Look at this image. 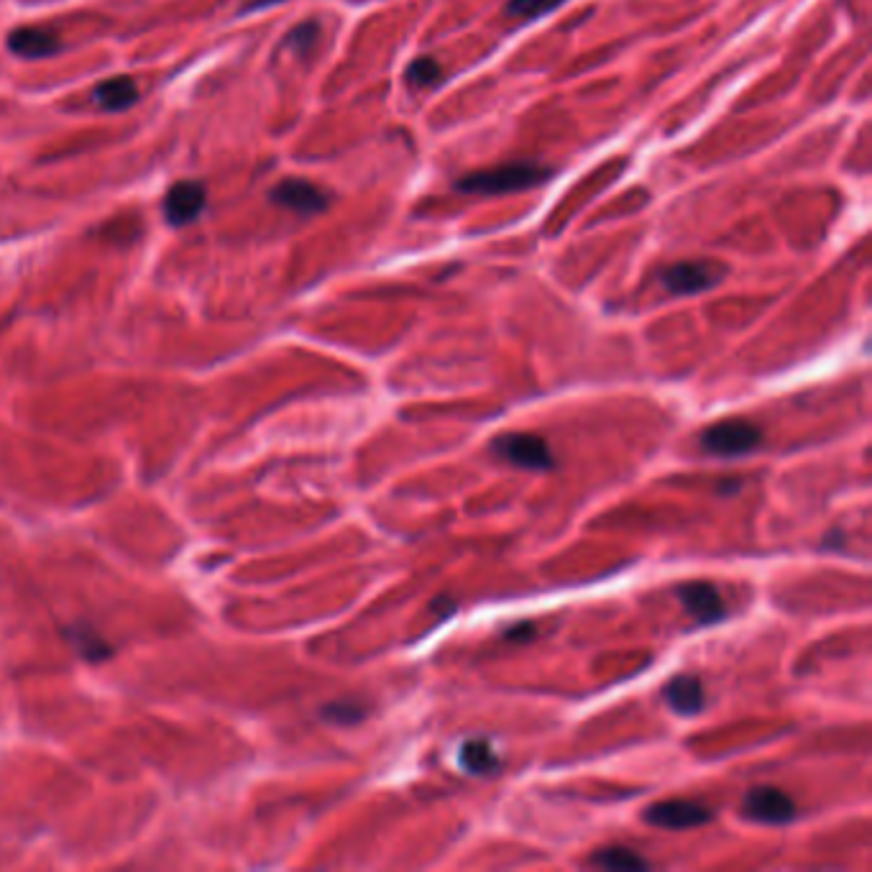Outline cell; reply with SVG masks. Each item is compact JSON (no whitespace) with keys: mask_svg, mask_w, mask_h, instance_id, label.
<instances>
[{"mask_svg":"<svg viewBox=\"0 0 872 872\" xmlns=\"http://www.w3.org/2000/svg\"><path fill=\"white\" fill-rule=\"evenodd\" d=\"M550 174L553 172L540 167V164H502V167L466 174V177L456 180V190L468 192V195H507V192L532 190V187L543 185Z\"/></svg>","mask_w":872,"mask_h":872,"instance_id":"1","label":"cell"},{"mask_svg":"<svg viewBox=\"0 0 872 872\" xmlns=\"http://www.w3.org/2000/svg\"><path fill=\"white\" fill-rule=\"evenodd\" d=\"M763 443V430L747 420H722L701 433V448L711 456L737 458Z\"/></svg>","mask_w":872,"mask_h":872,"instance_id":"2","label":"cell"},{"mask_svg":"<svg viewBox=\"0 0 872 872\" xmlns=\"http://www.w3.org/2000/svg\"><path fill=\"white\" fill-rule=\"evenodd\" d=\"M724 277H727V266L719 261L693 259L665 266L660 272V284L668 289L670 295H699V292L717 287Z\"/></svg>","mask_w":872,"mask_h":872,"instance_id":"3","label":"cell"},{"mask_svg":"<svg viewBox=\"0 0 872 872\" xmlns=\"http://www.w3.org/2000/svg\"><path fill=\"white\" fill-rule=\"evenodd\" d=\"M491 453L499 461H507L527 471H548L555 466L550 445L540 435L532 433H504L491 440Z\"/></svg>","mask_w":872,"mask_h":872,"instance_id":"4","label":"cell"},{"mask_svg":"<svg viewBox=\"0 0 872 872\" xmlns=\"http://www.w3.org/2000/svg\"><path fill=\"white\" fill-rule=\"evenodd\" d=\"M711 819H714V811L709 806L699 801H688V798L658 801L645 809L647 824L658 826V829H670V832L696 829V826H704Z\"/></svg>","mask_w":872,"mask_h":872,"instance_id":"5","label":"cell"},{"mask_svg":"<svg viewBox=\"0 0 872 872\" xmlns=\"http://www.w3.org/2000/svg\"><path fill=\"white\" fill-rule=\"evenodd\" d=\"M742 814L760 824H788L796 819V803L788 793L775 786L752 788L742 801Z\"/></svg>","mask_w":872,"mask_h":872,"instance_id":"6","label":"cell"},{"mask_svg":"<svg viewBox=\"0 0 872 872\" xmlns=\"http://www.w3.org/2000/svg\"><path fill=\"white\" fill-rule=\"evenodd\" d=\"M205 203H208V190L203 182L182 180L174 182L169 187L167 197H164V218L172 228H182L195 223L203 215Z\"/></svg>","mask_w":872,"mask_h":872,"instance_id":"7","label":"cell"},{"mask_svg":"<svg viewBox=\"0 0 872 872\" xmlns=\"http://www.w3.org/2000/svg\"><path fill=\"white\" fill-rule=\"evenodd\" d=\"M676 594L678 599H681L683 609H686L696 622L704 624V627L722 622V619L727 617L724 599L714 584H706V581H691V584L678 586Z\"/></svg>","mask_w":872,"mask_h":872,"instance_id":"8","label":"cell"},{"mask_svg":"<svg viewBox=\"0 0 872 872\" xmlns=\"http://www.w3.org/2000/svg\"><path fill=\"white\" fill-rule=\"evenodd\" d=\"M328 200L330 197L320 187H315L307 180H295V177L292 180H282L272 190V203L302 215L323 213L328 208Z\"/></svg>","mask_w":872,"mask_h":872,"instance_id":"9","label":"cell"},{"mask_svg":"<svg viewBox=\"0 0 872 872\" xmlns=\"http://www.w3.org/2000/svg\"><path fill=\"white\" fill-rule=\"evenodd\" d=\"M62 39L57 31L47 26H21V29L8 34V49L16 57L24 59H47L62 52Z\"/></svg>","mask_w":872,"mask_h":872,"instance_id":"10","label":"cell"},{"mask_svg":"<svg viewBox=\"0 0 872 872\" xmlns=\"http://www.w3.org/2000/svg\"><path fill=\"white\" fill-rule=\"evenodd\" d=\"M663 693L670 709L676 711V714H683V717L699 714L706 704L704 683H701L699 676H691V673H683V676H676L673 681H668Z\"/></svg>","mask_w":872,"mask_h":872,"instance_id":"11","label":"cell"},{"mask_svg":"<svg viewBox=\"0 0 872 872\" xmlns=\"http://www.w3.org/2000/svg\"><path fill=\"white\" fill-rule=\"evenodd\" d=\"M93 100L100 108L108 110V113H121V110H128L131 105H136V100H139V87H136L133 77L128 75L108 77L100 85H95Z\"/></svg>","mask_w":872,"mask_h":872,"instance_id":"12","label":"cell"},{"mask_svg":"<svg viewBox=\"0 0 872 872\" xmlns=\"http://www.w3.org/2000/svg\"><path fill=\"white\" fill-rule=\"evenodd\" d=\"M458 760H461L463 770L471 775H491L497 773V768L502 765V760H499V755L494 752V747H491L486 740L463 742Z\"/></svg>","mask_w":872,"mask_h":872,"instance_id":"13","label":"cell"},{"mask_svg":"<svg viewBox=\"0 0 872 872\" xmlns=\"http://www.w3.org/2000/svg\"><path fill=\"white\" fill-rule=\"evenodd\" d=\"M589 865L594 867H604V870H647L650 867V862L645 860V857H640L637 852H632V849L627 847H601L596 849L594 855H591Z\"/></svg>","mask_w":872,"mask_h":872,"instance_id":"14","label":"cell"},{"mask_svg":"<svg viewBox=\"0 0 872 872\" xmlns=\"http://www.w3.org/2000/svg\"><path fill=\"white\" fill-rule=\"evenodd\" d=\"M64 637L70 640L77 653L90 663H100V660L110 658V645L93 630V627H70L64 632Z\"/></svg>","mask_w":872,"mask_h":872,"instance_id":"15","label":"cell"},{"mask_svg":"<svg viewBox=\"0 0 872 872\" xmlns=\"http://www.w3.org/2000/svg\"><path fill=\"white\" fill-rule=\"evenodd\" d=\"M323 719L330 724H338V727H353L359 724L361 719H366V706L356 699H338L330 701L323 706Z\"/></svg>","mask_w":872,"mask_h":872,"instance_id":"16","label":"cell"},{"mask_svg":"<svg viewBox=\"0 0 872 872\" xmlns=\"http://www.w3.org/2000/svg\"><path fill=\"white\" fill-rule=\"evenodd\" d=\"M566 3V0H509L507 16L522 18V21H532V18L545 16V13L555 11V8Z\"/></svg>","mask_w":872,"mask_h":872,"instance_id":"17","label":"cell"},{"mask_svg":"<svg viewBox=\"0 0 872 872\" xmlns=\"http://www.w3.org/2000/svg\"><path fill=\"white\" fill-rule=\"evenodd\" d=\"M318 39H320V26L315 24V21H305V24H300L297 29L289 31L287 47L295 54H300V57H305V54H310L312 47L318 44Z\"/></svg>","mask_w":872,"mask_h":872,"instance_id":"18","label":"cell"},{"mask_svg":"<svg viewBox=\"0 0 872 872\" xmlns=\"http://www.w3.org/2000/svg\"><path fill=\"white\" fill-rule=\"evenodd\" d=\"M407 80H410L412 85H417V87L435 85V82L440 80L438 62H435V59H430V57L415 59V62L410 64V70H407Z\"/></svg>","mask_w":872,"mask_h":872,"instance_id":"19","label":"cell"},{"mask_svg":"<svg viewBox=\"0 0 872 872\" xmlns=\"http://www.w3.org/2000/svg\"><path fill=\"white\" fill-rule=\"evenodd\" d=\"M504 640L507 642H530L535 640V627L532 622H517L512 624L507 632H504Z\"/></svg>","mask_w":872,"mask_h":872,"instance_id":"20","label":"cell"},{"mask_svg":"<svg viewBox=\"0 0 872 872\" xmlns=\"http://www.w3.org/2000/svg\"><path fill=\"white\" fill-rule=\"evenodd\" d=\"M279 3H284V0H249L246 11H264V8L279 6Z\"/></svg>","mask_w":872,"mask_h":872,"instance_id":"21","label":"cell"}]
</instances>
